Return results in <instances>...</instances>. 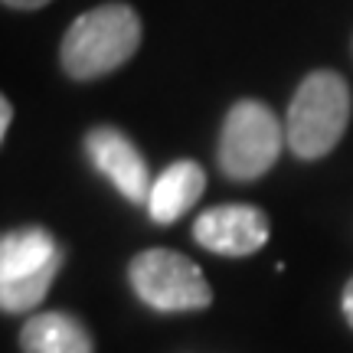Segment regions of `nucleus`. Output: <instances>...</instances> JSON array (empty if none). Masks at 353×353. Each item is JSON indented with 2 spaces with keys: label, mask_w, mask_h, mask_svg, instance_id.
<instances>
[{
  "label": "nucleus",
  "mask_w": 353,
  "mask_h": 353,
  "mask_svg": "<svg viewBox=\"0 0 353 353\" xmlns=\"http://www.w3.org/2000/svg\"><path fill=\"white\" fill-rule=\"evenodd\" d=\"M141 46V17L128 3H101L76 17L63 39V69L72 79H99L125 65Z\"/></svg>",
  "instance_id": "nucleus-1"
},
{
  "label": "nucleus",
  "mask_w": 353,
  "mask_h": 353,
  "mask_svg": "<svg viewBox=\"0 0 353 353\" xmlns=\"http://www.w3.org/2000/svg\"><path fill=\"white\" fill-rule=\"evenodd\" d=\"M350 121V88L343 76L321 69L304 79L288 105L285 138L304 161H317L337 148Z\"/></svg>",
  "instance_id": "nucleus-2"
},
{
  "label": "nucleus",
  "mask_w": 353,
  "mask_h": 353,
  "mask_svg": "<svg viewBox=\"0 0 353 353\" xmlns=\"http://www.w3.org/2000/svg\"><path fill=\"white\" fill-rule=\"evenodd\" d=\"M63 268V249L46 229H13L0 239V307L7 314L33 311L50 294Z\"/></svg>",
  "instance_id": "nucleus-3"
},
{
  "label": "nucleus",
  "mask_w": 353,
  "mask_h": 353,
  "mask_svg": "<svg viewBox=\"0 0 353 353\" xmlns=\"http://www.w3.org/2000/svg\"><path fill=\"white\" fill-rule=\"evenodd\" d=\"M128 281L141 301L164 314L203 311L213 304V288L203 268L174 249H148L134 255L128 265Z\"/></svg>",
  "instance_id": "nucleus-4"
},
{
  "label": "nucleus",
  "mask_w": 353,
  "mask_h": 353,
  "mask_svg": "<svg viewBox=\"0 0 353 353\" xmlns=\"http://www.w3.org/2000/svg\"><path fill=\"white\" fill-rule=\"evenodd\" d=\"M285 128L275 121V112L255 99L236 101L223 125L219 167L232 180H259L275 167L281 154Z\"/></svg>",
  "instance_id": "nucleus-5"
},
{
  "label": "nucleus",
  "mask_w": 353,
  "mask_h": 353,
  "mask_svg": "<svg viewBox=\"0 0 353 353\" xmlns=\"http://www.w3.org/2000/svg\"><path fill=\"white\" fill-rule=\"evenodd\" d=\"M193 239L216 255H252L268 242V216L249 203H226L196 216Z\"/></svg>",
  "instance_id": "nucleus-6"
},
{
  "label": "nucleus",
  "mask_w": 353,
  "mask_h": 353,
  "mask_svg": "<svg viewBox=\"0 0 353 353\" xmlns=\"http://www.w3.org/2000/svg\"><path fill=\"white\" fill-rule=\"evenodd\" d=\"M85 151L92 157V164L112 180L125 200L148 206V196L154 187L151 174H148V161L118 128H92L85 134Z\"/></svg>",
  "instance_id": "nucleus-7"
},
{
  "label": "nucleus",
  "mask_w": 353,
  "mask_h": 353,
  "mask_svg": "<svg viewBox=\"0 0 353 353\" xmlns=\"http://www.w3.org/2000/svg\"><path fill=\"white\" fill-rule=\"evenodd\" d=\"M203 190H206V170L196 161H176L154 180L151 196H148V213L154 223L167 226L200 200Z\"/></svg>",
  "instance_id": "nucleus-8"
},
{
  "label": "nucleus",
  "mask_w": 353,
  "mask_h": 353,
  "mask_svg": "<svg viewBox=\"0 0 353 353\" xmlns=\"http://www.w3.org/2000/svg\"><path fill=\"white\" fill-rule=\"evenodd\" d=\"M23 353H95V341L79 317L65 311L33 314L20 330Z\"/></svg>",
  "instance_id": "nucleus-9"
},
{
  "label": "nucleus",
  "mask_w": 353,
  "mask_h": 353,
  "mask_svg": "<svg viewBox=\"0 0 353 353\" xmlns=\"http://www.w3.org/2000/svg\"><path fill=\"white\" fill-rule=\"evenodd\" d=\"M343 317H347V324L353 327V278L347 281V288H343Z\"/></svg>",
  "instance_id": "nucleus-10"
},
{
  "label": "nucleus",
  "mask_w": 353,
  "mask_h": 353,
  "mask_svg": "<svg viewBox=\"0 0 353 353\" xmlns=\"http://www.w3.org/2000/svg\"><path fill=\"white\" fill-rule=\"evenodd\" d=\"M10 114H13V105L7 99H0V138H3L7 128H10Z\"/></svg>",
  "instance_id": "nucleus-11"
},
{
  "label": "nucleus",
  "mask_w": 353,
  "mask_h": 353,
  "mask_svg": "<svg viewBox=\"0 0 353 353\" xmlns=\"http://www.w3.org/2000/svg\"><path fill=\"white\" fill-rule=\"evenodd\" d=\"M3 3L13 10H37V7H46L50 0H3Z\"/></svg>",
  "instance_id": "nucleus-12"
}]
</instances>
